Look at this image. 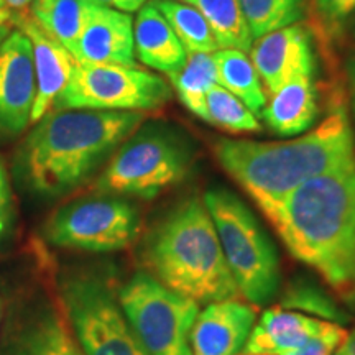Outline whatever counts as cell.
<instances>
[{
    "instance_id": "8",
    "label": "cell",
    "mask_w": 355,
    "mask_h": 355,
    "mask_svg": "<svg viewBox=\"0 0 355 355\" xmlns=\"http://www.w3.org/2000/svg\"><path fill=\"white\" fill-rule=\"evenodd\" d=\"M141 216L127 198L97 193L73 199L48 217L44 241L60 248L107 254L128 248L139 239Z\"/></svg>"
},
{
    "instance_id": "3",
    "label": "cell",
    "mask_w": 355,
    "mask_h": 355,
    "mask_svg": "<svg viewBox=\"0 0 355 355\" xmlns=\"http://www.w3.org/2000/svg\"><path fill=\"white\" fill-rule=\"evenodd\" d=\"M217 163L266 214L306 181L355 166V139L344 109L336 107L313 130L285 141L220 139Z\"/></svg>"
},
{
    "instance_id": "23",
    "label": "cell",
    "mask_w": 355,
    "mask_h": 355,
    "mask_svg": "<svg viewBox=\"0 0 355 355\" xmlns=\"http://www.w3.org/2000/svg\"><path fill=\"white\" fill-rule=\"evenodd\" d=\"M176 94L196 117L206 122V97L217 79L216 63L209 53H188V60L178 73L170 74Z\"/></svg>"
},
{
    "instance_id": "14",
    "label": "cell",
    "mask_w": 355,
    "mask_h": 355,
    "mask_svg": "<svg viewBox=\"0 0 355 355\" xmlns=\"http://www.w3.org/2000/svg\"><path fill=\"white\" fill-rule=\"evenodd\" d=\"M257 318L255 306L242 300L206 304L191 329V354L242 355Z\"/></svg>"
},
{
    "instance_id": "11",
    "label": "cell",
    "mask_w": 355,
    "mask_h": 355,
    "mask_svg": "<svg viewBox=\"0 0 355 355\" xmlns=\"http://www.w3.org/2000/svg\"><path fill=\"white\" fill-rule=\"evenodd\" d=\"M0 355H84L60 304L46 293L10 301L0 329Z\"/></svg>"
},
{
    "instance_id": "36",
    "label": "cell",
    "mask_w": 355,
    "mask_h": 355,
    "mask_svg": "<svg viewBox=\"0 0 355 355\" xmlns=\"http://www.w3.org/2000/svg\"><path fill=\"white\" fill-rule=\"evenodd\" d=\"M352 83H354V102H355V64H354V76H352Z\"/></svg>"
},
{
    "instance_id": "25",
    "label": "cell",
    "mask_w": 355,
    "mask_h": 355,
    "mask_svg": "<svg viewBox=\"0 0 355 355\" xmlns=\"http://www.w3.org/2000/svg\"><path fill=\"white\" fill-rule=\"evenodd\" d=\"M183 43L186 53H212L219 50L209 24L196 8L178 0H152Z\"/></svg>"
},
{
    "instance_id": "19",
    "label": "cell",
    "mask_w": 355,
    "mask_h": 355,
    "mask_svg": "<svg viewBox=\"0 0 355 355\" xmlns=\"http://www.w3.org/2000/svg\"><path fill=\"white\" fill-rule=\"evenodd\" d=\"M260 117L279 137H296L309 130L318 117V91L313 76L293 79L270 96Z\"/></svg>"
},
{
    "instance_id": "29",
    "label": "cell",
    "mask_w": 355,
    "mask_h": 355,
    "mask_svg": "<svg viewBox=\"0 0 355 355\" xmlns=\"http://www.w3.org/2000/svg\"><path fill=\"white\" fill-rule=\"evenodd\" d=\"M17 230V207L10 178L0 158V250L10 245Z\"/></svg>"
},
{
    "instance_id": "4",
    "label": "cell",
    "mask_w": 355,
    "mask_h": 355,
    "mask_svg": "<svg viewBox=\"0 0 355 355\" xmlns=\"http://www.w3.org/2000/svg\"><path fill=\"white\" fill-rule=\"evenodd\" d=\"M140 260L144 272L198 304L242 300L214 222L199 196L178 202L146 232Z\"/></svg>"
},
{
    "instance_id": "13",
    "label": "cell",
    "mask_w": 355,
    "mask_h": 355,
    "mask_svg": "<svg viewBox=\"0 0 355 355\" xmlns=\"http://www.w3.org/2000/svg\"><path fill=\"white\" fill-rule=\"evenodd\" d=\"M250 56L266 96H273L293 79L313 76L316 68L311 33L300 24L283 26L255 40Z\"/></svg>"
},
{
    "instance_id": "38",
    "label": "cell",
    "mask_w": 355,
    "mask_h": 355,
    "mask_svg": "<svg viewBox=\"0 0 355 355\" xmlns=\"http://www.w3.org/2000/svg\"><path fill=\"white\" fill-rule=\"evenodd\" d=\"M252 355H272V354H252Z\"/></svg>"
},
{
    "instance_id": "34",
    "label": "cell",
    "mask_w": 355,
    "mask_h": 355,
    "mask_svg": "<svg viewBox=\"0 0 355 355\" xmlns=\"http://www.w3.org/2000/svg\"><path fill=\"white\" fill-rule=\"evenodd\" d=\"M10 33V25L6 24V21L0 20V44H2L3 40H6L7 35Z\"/></svg>"
},
{
    "instance_id": "15",
    "label": "cell",
    "mask_w": 355,
    "mask_h": 355,
    "mask_svg": "<svg viewBox=\"0 0 355 355\" xmlns=\"http://www.w3.org/2000/svg\"><path fill=\"white\" fill-rule=\"evenodd\" d=\"M8 24L19 28L32 43L35 84H37L32 109V122L35 123L51 110L56 97L69 83L76 60L56 38L44 32L28 12L10 17Z\"/></svg>"
},
{
    "instance_id": "26",
    "label": "cell",
    "mask_w": 355,
    "mask_h": 355,
    "mask_svg": "<svg viewBox=\"0 0 355 355\" xmlns=\"http://www.w3.org/2000/svg\"><path fill=\"white\" fill-rule=\"evenodd\" d=\"M306 15L311 32L327 60H334V46L344 35L345 25L355 13V0H309Z\"/></svg>"
},
{
    "instance_id": "27",
    "label": "cell",
    "mask_w": 355,
    "mask_h": 355,
    "mask_svg": "<svg viewBox=\"0 0 355 355\" xmlns=\"http://www.w3.org/2000/svg\"><path fill=\"white\" fill-rule=\"evenodd\" d=\"M252 40L295 25L304 17L306 0H241Z\"/></svg>"
},
{
    "instance_id": "22",
    "label": "cell",
    "mask_w": 355,
    "mask_h": 355,
    "mask_svg": "<svg viewBox=\"0 0 355 355\" xmlns=\"http://www.w3.org/2000/svg\"><path fill=\"white\" fill-rule=\"evenodd\" d=\"M209 24L219 48L250 51L252 35L243 17L241 0H184Z\"/></svg>"
},
{
    "instance_id": "28",
    "label": "cell",
    "mask_w": 355,
    "mask_h": 355,
    "mask_svg": "<svg viewBox=\"0 0 355 355\" xmlns=\"http://www.w3.org/2000/svg\"><path fill=\"white\" fill-rule=\"evenodd\" d=\"M206 122L232 133L259 132V117L232 92L214 84L206 97Z\"/></svg>"
},
{
    "instance_id": "2",
    "label": "cell",
    "mask_w": 355,
    "mask_h": 355,
    "mask_svg": "<svg viewBox=\"0 0 355 355\" xmlns=\"http://www.w3.org/2000/svg\"><path fill=\"white\" fill-rule=\"evenodd\" d=\"M144 122V112L50 110L17 148L13 176L37 198L66 196L87 183Z\"/></svg>"
},
{
    "instance_id": "9",
    "label": "cell",
    "mask_w": 355,
    "mask_h": 355,
    "mask_svg": "<svg viewBox=\"0 0 355 355\" xmlns=\"http://www.w3.org/2000/svg\"><path fill=\"white\" fill-rule=\"evenodd\" d=\"M128 324L148 355H193L189 336L199 304L176 295L146 272H137L117 290Z\"/></svg>"
},
{
    "instance_id": "33",
    "label": "cell",
    "mask_w": 355,
    "mask_h": 355,
    "mask_svg": "<svg viewBox=\"0 0 355 355\" xmlns=\"http://www.w3.org/2000/svg\"><path fill=\"white\" fill-rule=\"evenodd\" d=\"M334 355H355V329L352 332H347V337L339 345Z\"/></svg>"
},
{
    "instance_id": "1",
    "label": "cell",
    "mask_w": 355,
    "mask_h": 355,
    "mask_svg": "<svg viewBox=\"0 0 355 355\" xmlns=\"http://www.w3.org/2000/svg\"><path fill=\"white\" fill-rule=\"evenodd\" d=\"M265 217L288 252L355 313V166L306 181Z\"/></svg>"
},
{
    "instance_id": "20",
    "label": "cell",
    "mask_w": 355,
    "mask_h": 355,
    "mask_svg": "<svg viewBox=\"0 0 355 355\" xmlns=\"http://www.w3.org/2000/svg\"><path fill=\"white\" fill-rule=\"evenodd\" d=\"M212 60L220 86L239 97L257 117H260L266 105L265 87L247 53L235 48H219L212 53Z\"/></svg>"
},
{
    "instance_id": "12",
    "label": "cell",
    "mask_w": 355,
    "mask_h": 355,
    "mask_svg": "<svg viewBox=\"0 0 355 355\" xmlns=\"http://www.w3.org/2000/svg\"><path fill=\"white\" fill-rule=\"evenodd\" d=\"M35 69L30 40L15 28L0 44V144L21 135L32 123Z\"/></svg>"
},
{
    "instance_id": "6",
    "label": "cell",
    "mask_w": 355,
    "mask_h": 355,
    "mask_svg": "<svg viewBox=\"0 0 355 355\" xmlns=\"http://www.w3.org/2000/svg\"><path fill=\"white\" fill-rule=\"evenodd\" d=\"M193 162L188 140L173 128L140 125L105 163L94 191L153 199L180 184L188 176Z\"/></svg>"
},
{
    "instance_id": "35",
    "label": "cell",
    "mask_w": 355,
    "mask_h": 355,
    "mask_svg": "<svg viewBox=\"0 0 355 355\" xmlns=\"http://www.w3.org/2000/svg\"><path fill=\"white\" fill-rule=\"evenodd\" d=\"M92 3H99V6H109V7H115L117 0H89Z\"/></svg>"
},
{
    "instance_id": "7",
    "label": "cell",
    "mask_w": 355,
    "mask_h": 355,
    "mask_svg": "<svg viewBox=\"0 0 355 355\" xmlns=\"http://www.w3.org/2000/svg\"><path fill=\"white\" fill-rule=\"evenodd\" d=\"M58 304L84 355H148L105 273L92 268L61 272Z\"/></svg>"
},
{
    "instance_id": "30",
    "label": "cell",
    "mask_w": 355,
    "mask_h": 355,
    "mask_svg": "<svg viewBox=\"0 0 355 355\" xmlns=\"http://www.w3.org/2000/svg\"><path fill=\"white\" fill-rule=\"evenodd\" d=\"M345 337H347V331H345L344 326L331 324L329 329L324 331L322 334L306 343L303 347L288 355H334L339 345L344 343Z\"/></svg>"
},
{
    "instance_id": "16",
    "label": "cell",
    "mask_w": 355,
    "mask_h": 355,
    "mask_svg": "<svg viewBox=\"0 0 355 355\" xmlns=\"http://www.w3.org/2000/svg\"><path fill=\"white\" fill-rule=\"evenodd\" d=\"M73 56L78 63L137 66L130 13L94 3Z\"/></svg>"
},
{
    "instance_id": "31",
    "label": "cell",
    "mask_w": 355,
    "mask_h": 355,
    "mask_svg": "<svg viewBox=\"0 0 355 355\" xmlns=\"http://www.w3.org/2000/svg\"><path fill=\"white\" fill-rule=\"evenodd\" d=\"M32 2L33 0H0V20L8 24L10 17L24 13L26 8H30Z\"/></svg>"
},
{
    "instance_id": "21",
    "label": "cell",
    "mask_w": 355,
    "mask_h": 355,
    "mask_svg": "<svg viewBox=\"0 0 355 355\" xmlns=\"http://www.w3.org/2000/svg\"><path fill=\"white\" fill-rule=\"evenodd\" d=\"M92 6L89 0H33L28 13L44 32L74 55Z\"/></svg>"
},
{
    "instance_id": "18",
    "label": "cell",
    "mask_w": 355,
    "mask_h": 355,
    "mask_svg": "<svg viewBox=\"0 0 355 355\" xmlns=\"http://www.w3.org/2000/svg\"><path fill=\"white\" fill-rule=\"evenodd\" d=\"M135 58L146 68L170 76L183 68L188 53L168 20L150 0L137 13L133 24Z\"/></svg>"
},
{
    "instance_id": "10",
    "label": "cell",
    "mask_w": 355,
    "mask_h": 355,
    "mask_svg": "<svg viewBox=\"0 0 355 355\" xmlns=\"http://www.w3.org/2000/svg\"><path fill=\"white\" fill-rule=\"evenodd\" d=\"M171 87L158 74L139 66L78 63L51 110L148 112L166 105Z\"/></svg>"
},
{
    "instance_id": "17",
    "label": "cell",
    "mask_w": 355,
    "mask_h": 355,
    "mask_svg": "<svg viewBox=\"0 0 355 355\" xmlns=\"http://www.w3.org/2000/svg\"><path fill=\"white\" fill-rule=\"evenodd\" d=\"M331 324L334 322L275 306L257 318L242 355H288L329 329Z\"/></svg>"
},
{
    "instance_id": "37",
    "label": "cell",
    "mask_w": 355,
    "mask_h": 355,
    "mask_svg": "<svg viewBox=\"0 0 355 355\" xmlns=\"http://www.w3.org/2000/svg\"><path fill=\"white\" fill-rule=\"evenodd\" d=\"M0 324H2V303H0Z\"/></svg>"
},
{
    "instance_id": "32",
    "label": "cell",
    "mask_w": 355,
    "mask_h": 355,
    "mask_svg": "<svg viewBox=\"0 0 355 355\" xmlns=\"http://www.w3.org/2000/svg\"><path fill=\"white\" fill-rule=\"evenodd\" d=\"M148 2H150V0H117V3H115V8H119V10L127 12V13L139 12L140 8Z\"/></svg>"
},
{
    "instance_id": "5",
    "label": "cell",
    "mask_w": 355,
    "mask_h": 355,
    "mask_svg": "<svg viewBox=\"0 0 355 355\" xmlns=\"http://www.w3.org/2000/svg\"><path fill=\"white\" fill-rule=\"evenodd\" d=\"M202 199L242 298L255 308L272 303L282 285V268L272 239L230 191L211 188Z\"/></svg>"
},
{
    "instance_id": "24",
    "label": "cell",
    "mask_w": 355,
    "mask_h": 355,
    "mask_svg": "<svg viewBox=\"0 0 355 355\" xmlns=\"http://www.w3.org/2000/svg\"><path fill=\"white\" fill-rule=\"evenodd\" d=\"M278 306L339 326H345L350 321L349 311L329 291L308 278L291 279L279 296Z\"/></svg>"
}]
</instances>
